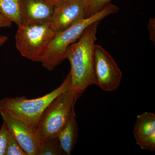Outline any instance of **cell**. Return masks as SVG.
<instances>
[{
    "mask_svg": "<svg viewBox=\"0 0 155 155\" xmlns=\"http://www.w3.org/2000/svg\"><path fill=\"white\" fill-rule=\"evenodd\" d=\"M99 22L90 25L77 41L69 46L66 52V59L71 65L69 89L75 93L78 99L89 86L95 84L94 50Z\"/></svg>",
    "mask_w": 155,
    "mask_h": 155,
    "instance_id": "6da1fadb",
    "label": "cell"
},
{
    "mask_svg": "<svg viewBox=\"0 0 155 155\" xmlns=\"http://www.w3.org/2000/svg\"><path fill=\"white\" fill-rule=\"evenodd\" d=\"M119 10L117 6L110 3L92 16L84 18L65 30L56 33L46 49L39 57L37 62L41 63L43 67L48 71H53L66 60L68 48L77 41L90 25L100 22L118 12Z\"/></svg>",
    "mask_w": 155,
    "mask_h": 155,
    "instance_id": "7a4b0ae2",
    "label": "cell"
},
{
    "mask_svg": "<svg viewBox=\"0 0 155 155\" xmlns=\"http://www.w3.org/2000/svg\"><path fill=\"white\" fill-rule=\"evenodd\" d=\"M70 73L58 88L39 97L25 96L6 97L0 100V113H4L26 123L35 131L45 109L57 97L70 88Z\"/></svg>",
    "mask_w": 155,
    "mask_h": 155,
    "instance_id": "3957f363",
    "label": "cell"
},
{
    "mask_svg": "<svg viewBox=\"0 0 155 155\" xmlns=\"http://www.w3.org/2000/svg\"><path fill=\"white\" fill-rule=\"evenodd\" d=\"M78 99L69 89L56 98L42 114L35 133L41 142L58 137L68 122Z\"/></svg>",
    "mask_w": 155,
    "mask_h": 155,
    "instance_id": "277c9868",
    "label": "cell"
},
{
    "mask_svg": "<svg viewBox=\"0 0 155 155\" xmlns=\"http://www.w3.org/2000/svg\"><path fill=\"white\" fill-rule=\"evenodd\" d=\"M56 33L50 23L21 25L15 35L16 47L22 57L37 62Z\"/></svg>",
    "mask_w": 155,
    "mask_h": 155,
    "instance_id": "5b68a950",
    "label": "cell"
},
{
    "mask_svg": "<svg viewBox=\"0 0 155 155\" xmlns=\"http://www.w3.org/2000/svg\"><path fill=\"white\" fill-rule=\"evenodd\" d=\"M95 84L106 92L116 90L122 81V73L113 56L99 45L94 50Z\"/></svg>",
    "mask_w": 155,
    "mask_h": 155,
    "instance_id": "8992f818",
    "label": "cell"
},
{
    "mask_svg": "<svg viewBox=\"0 0 155 155\" xmlns=\"http://www.w3.org/2000/svg\"><path fill=\"white\" fill-rule=\"evenodd\" d=\"M86 0H56L50 24L56 33L85 18Z\"/></svg>",
    "mask_w": 155,
    "mask_h": 155,
    "instance_id": "52a82bcc",
    "label": "cell"
},
{
    "mask_svg": "<svg viewBox=\"0 0 155 155\" xmlns=\"http://www.w3.org/2000/svg\"><path fill=\"white\" fill-rule=\"evenodd\" d=\"M0 115L9 133L26 155H38L41 143L32 128L26 123L8 114L0 113Z\"/></svg>",
    "mask_w": 155,
    "mask_h": 155,
    "instance_id": "ba28073f",
    "label": "cell"
},
{
    "mask_svg": "<svg viewBox=\"0 0 155 155\" xmlns=\"http://www.w3.org/2000/svg\"><path fill=\"white\" fill-rule=\"evenodd\" d=\"M56 0H20L21 25L50 23Z\"/></svg>",
    "mask_w": 155,
    "mask_h": 155,
    "instance_id": "9c48e42d",
    "label": "cell"
},
{
    "mask_svg": "<svg viewBox=\"0 0 155 155\" xmlns=\"http://www.w3.org/2000/svg\"><path fill=\"white\" fill-rule=\"evenodd\" d=\"M136 143L142 150H155V115L145 112L137 117L133 130Z\"/></svg>",
    "mask_w": 155,
    "mask_h": 155,
    "instance_id": "30bf717a",
    "label": "cell"
},
{
    "mask_svg": "<svg viewBox=\"0 0 155 155\" xmlns=\"http://www.w3.org/2000/svg\"><path fill=\"white\" fill-rule=\"evenodd\" d=\"M78 137V128L75 109L72 110L70 118L58 138L62 150L66 155H71Z\"/></svg>",
    "mask_w": 155,
    "mask_h": 155,
    "instance_id": "8fae6325",
    "label": "cell"
},
{
    "mask_svg": "<svg viewBox=\"0 0 155 155\" xmlns=\"http://www.w3.org/2000/svg\"><path fill=\"white\" fill-rule=\"evenodd\" d=\"M20 0H0V14L19 26L21 25Z\"/></svg>",
    "mask_w": 155,
    "mask_h": 155,
    "instance_id": "7c38bea8",
    "label": "cell"
},
{
    "mask_svg": "<svg viewBox=\"0 0 155 155\" xmlns=\"http://www.w3.org/2000/svg\"><path fill=\"white\" fill-rule=\"evenodd\" d=\"M66 155L62 150L58 137L42 142L38 155Z\"/></svg>",
    "mask_w": 155,
    "mask_h": 155,
    "instance_id": "4fadbf2b",
    "label": "cell"
},
{
    "mask_svg": "<svg viewBox=\"0 0 155 155\" xmlns=\"http://www.w3.org/2000/svg\"><path fill=\"white\" fill-rule=\"evenodd\" d=\"M112 0H91L87 4L85 18L91 17L102 10Z\"/></svg>",
    "mask_w": 155,
    "mask_h": 155,
    "instance_id": "5bb4252c",
    "label": "cell"
},
{
    "mask_svg": "<svg viewBox=\"0 0 155 155\" xmlns=\"http://www.w3.org/2000/svg\"><path fill=\"white\" fill-rule=\"evenodd\" d=\"M5 155H26L10 133L9 134Z\"/></svg>",
    "mask_w": 155,
    "mask_h": 155,
    "instance_id": "9a60e30c",
    "label": "cell"
},
{
    "mask_svg": "<svg viewBox=\"0 0 155 155\" xmlns=\"http://www.w3.org/2000/svg\"><path fill=\"white\" fill-rule=\"evenodd\" d=\"M5 123L4 122L0 129V155H5L9 135Z\"/></svg>",
    "mask_w": 155,
    "mask_h": 155,
    "instance_id": "2e32d148",
    "label": "cell"
},
{
    "mask_svg": "<svg viewBox=\"0 0 155 155\" xmlns=\"http://www.w3.org/2000/svg\"><path fill=\"white\" fill-rule=\"evenodd\" d=\"M148 28L149 31L150 39L154 43L155 42V19L150 18L148 25Z\"/></svg>",
    "mask_w": 155,
    "mask_h": 155,
    "instance_id": "e0dca14e",
    "label": "cell"
},
{
    "mask_svg": "<svg viewBox=\"0 0 155 155\" xmlns=\"http://www.w3.org/2000/svg\"><path fill=\"white\" fill-rule=\"evenodd\" d=\"M12 22L8 18L0 14V28H9Z\"/></svg>",
    "mask_w": 155,
    "mask_h": 155,
    "instance_id": "ac0fdd59",
    "label": "cell"
},
{
    "mask_svg": "<svg viewBox=\"0 0 155 155\" xmlns=\"http://www.w3.org/2000/svg\"><path fill=\"white\" fill-rule=\"evenodd\" d=\"M8 39V38L7 36L0 35V47L4 44L5 43Z\"/></svg>",
    "mask_w": 155,
    "mask_h": 155,
    "instance_id": "d6986e66",
    "label": "cell"
},
{
    "mask_svg": "<svg viewBox=\"0 0 155 155\" xmlns=\"http://www.w3.org/2000/svg\"><path fill=\"white\" fill-rule=\"evenodd\" d=\"M91 1V0H86L87 2V3H88V2H89L90 1Z\"/></svg>",
    "mask_w": 155,
    "mask_h": 155,
    "instance_id": "ffe728a7",
    "label": "cell"
}]
</instances>
